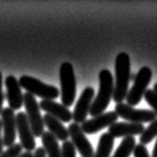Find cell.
<instances>
[{
  "label": "cell",
  "mask_w": 157,
  "mask_h": 157,
  "mask_svg": "<svg viewBox=\"0 0 157 157\" xmlns=\"http://www.w3.org/2000/svg\"><path fill=\"white\" fill-rule=\"evenodd\" d=\"M41 138L47 157H62V149L60 148L58 139L51 132L45 131Z\"/></svg>",
  "instance_id": "obj_17"
},
{
  "label": "cell",
  "mask_w": 157,
  "mask_h": 157,
  "mask_svg": "<svg viewBox=\"0 0 157 157\" xmlns=\"http://www.w3.org/2000/svg\"><path fill=\"white\" fill-rule=\"evenodd\" d=\"M114 144V138L109 132H105L98 139V148L94 152V157H109L113 151Z\"/></svg>",
  "instance_id": "obj_18"
},
{
  "label": "cell",
  "mask_w": 157,
  "mask_h": 157,
  "mask_svg": "<svg viewBox=\"0 0 157 157\" xmlns=\"http://www.w3.org/2000/svg\"><path fill=\"white\" fill-rule=\"evenodd\" d=\"M118 115L115 111L104 113L98 117H94L92 119H86L82 123V129L86 134H94L104 128L109 127L117 121Z\"/></svg>",
  "instance_id": "obj_10"
},
{
  "label": "cell",
  "mask_w": 157,
  "mask_h": 157,
  "mask_svg": "<svg viewBox=\"0 0 157 157\" xmlns=\"http://www.w3.org/2000/svg\"><path fill=\"white\" fill-rule=\"evenodd\" d=\"M3 81H2V73L0 72V114L2 113V106H3V101H4V93H3Z\"/></svg>",
  "instance_id": "obj_25"
},
{
  "label": "cell",
  "mask_w": 157,
  "mask_h": 157,
  "mask_svg": "<svg viewBox=\"0 0 157 157\" xmlns=\"http://www.w3.org/2000/svg\"><path fill=\"white\" fill-rule=\"evenodd\" d=\"M94 100V90L92 86L86 88L81 94L73 111V119L76 123H82L86 121L92 104Z\"/></svg>",
  "instance_id": "obj_11"
},
{
  "label": "cell",
  "mask_w": 157,
  "mask_h": 157,
  "mask_svg": "<svg viewBox=\"0 0 157 157\" xmlns=\"http://www.w3.org/2000/svg\"><path fill=\"white\" fill-rule=\"evenodd\" d=\"M34 157H47L46 152H45L43 147H38L36 148V150L34 152Z\"/></svg>",
  "instance_id": "obj_26"
},
{
  "label": "cell",
  "mask_w": 157,
  "mask_h": 157,
  "mask_svg": "<svg viewBox=\"0 0 157 157\" xmlns=\"http://www.w3.org/2000/svg\"><path fill=\"white\" fill-rule=\"evenodd\" d=\"M154 90H155V92L157 93V82H156V84L154 85V89H153Z\"/></svg>",
  "instance_id": "obj_30"
},
{
  "label": "cell",
  "mask_w": 157,
  "mask_h": 157,
  "mask_svg": "<svg viewBox=\"0 0 157 157\" xmlns=\"http://www.w3.org/2000/svg\"><path fill=\"white\" fill-rule=\"evenodd\" d=\"M145 129L142 123L133 122H118L117 121L109 127V133L115 137H134L135 135H140Z\"/></svg>",
  "instance_id": "obj_14"
},
{
  "label": "cell",
  "mask_w": 157,
  "mask_h": 157,
  "mask_svg": "<svg viewBox=\"0 0 157 157\" xmlns=\"http://www.w3.org/2000/svg\"><path fill=\"white\" fill-rule=\"evenodd\" d=\"M152 78V71L149 67H142L136 73L133 81V86L128 90L126 97V104L130 106H135L138 105L144 94L147 90Z\"/></svg>",
  "instance_id": "obj_5"
},
{
  "label": "cell",
  "mask_w": 157,
  "mask_h": 157,
  "mask_svg": "<svg viewBox=\"0 0 157 157\" xmlns=\"http://www.w3.org/2000/svg\"><path fill=\"white\" fill-rule=\"evenodd\" d=\"M152 157H157V140L154 144V148H153V152H152Z\"/></svg>",
  "instance_id": "obj_29"
},
{
  "label": "cell",
  "mask_w": 157,
  "mask_h": 157,
  "mask_svg": "<svg viewBox=\"0 0 157 157\" xmlns=\"http://www.w3.org/2000/svg\"><path fill=\"white\" fill-rule=\"evenodd\" d=\"M133 157H150L145 145H142L141 143L136 144L133 150Z\"/></svg>",
  "instance_id": "obj_24"
},
{
  "label": "cell",
  "mask_w": 157,
  "mask_h": 157,
  "mask_svg": "<svg viewBox=\"0 0 157 157\" xmlns=\"http://www.w3.org/2000/svg\"><path fill=\"white\" fill-rule=\"evenodd\" d=\"M136 146V140L134 137H124L114 152L113 157H129Z\"/></svg>",
  "instance_id": "obj_19"
},
{
  "label": "cell",
  "mask_w": 157,
  "mask_h": 157,
  "mask_svg": "<svg viewBox=\"0 0 157 157\" xmlns=\"http://www.w3.org/2000/svg\"><path fill=\"white\" fill-rule=\"evenodd\" d=\"M19 157H34V154H33L32 152L25 151V152H23V153L20 155Z\"/></svg>",
  "instance_id": "obj_28"
},
{
  "label": "cell",
  "mask_w": 157,
  "mask_h": 157,
  "mask_svg": "<svg viewBox=\"0 0 157 157\" xmlns=\"http://www.w3.org/2000/svg\"><path fill=\"white\" fill-rule=\"evenodd\" d=\"M115 80H114V93L113 101L119 104L126 100L128 94V86L130 82V58L125 52H121L115 58L114 64Z\"/></svg>",
  "instance_id": "obj_1"
},
{
  "label": "cell",
  "mask_w": 157,
  "mask_h": 157,
  "mask_svg": "<svg viewBox=\"0 0 157 157\" xmlns=\"http://www.w3.org/2000/svg\"><path fill=\"white\" fill-rule=\"evenodd\" d=\"M19 84L28 94L39 97L42 100L54 101L61 94V92L55 86L47 85L31 76H22L19 78Z\"/></svg>",
  "instance_id": "obj_4"
},
{
  "label": "cell",
  "mask_w": 157,
  "mask_h": 157,
  "mask_svg": "<svg viewBox=\"0 0 157 157\" xmlns=\"http://www.w3.org/2000/svg\"><path fill=\"white\" fill-rule=\"evenodd\" d=\"M98 81L100 88L90 110V114L93 117L104 113L111 98H113L114 93V78L110 71L106 69L101 70L98 74Z\"/></svg>",
  "instance_id": "obj_2"
},
{
  "label": "cell",
  "mask_w": 157,
  "mask_h": 157,
  "mask_svg": "<svg viewBox=\"0 0 157 157\" xmlns=\"http://www.w3.org/2000/svg\"><path fill=\"white\" fill-rule=\"evenodd\" d=\"M114 111L117 113L119 117L133 123L152 122L157 118L153 110L136 109L133 106H130L125 102H119V104L115 105Z\"/></svg>",
  "instance_id": "obj_7"
},
{
  "label": "cell",
  "mask_w": 157,
  "mask_h": 157,
  "mask_svg": "<svg viewBox=\"0 0 157 157\" xmlns=\"http://www.w3.org/2000/svg\"><path fill=\"white\" fill-rule=\"evenodd\" d=\"M69 135L71 137V141L75 146L76 150L78 151L82 157H94V151L90 140L86 136V133L82 131L81 125L78 123L73 122L68 127Z\"/></svg>",
  "instance_id": "obj_8"
},
{
  "label": "cell",
  "mask_w": 157,
  "mask_h": 157,
  "mask_svg": "<svg viewBox=\"0 0 157 157\" xmlns=\"http://www.w3.org/2000/svg\"><path fill=\"white\" fill-rule=\"evenodd\" d=\"M23 147L21 143H14L13 145H11L7 148L5 151H3L0 157H19L23 153Z\"/></svg>",
  "instance_id": "obj_21"
},
{
  "label": "cell",
  "mask_w": 157,
  "mask_h": 157,
  "mask_svg": "<svg viewBox=\"0 0 157 157\" xmlns=\"http://www.w3.org/2000/svg\"><path fill=\"white\" fill-rule=\"evenodd\" d=\"M144 98L147 104L151 106L157 117V93L154 90H147L144 94Z\"/></svg>",
  "instance_id": "obj_22"
},
{
  "label": "cell",
  "mask_w": 157,
  "mask_h": 157,
  "mask_svg": "<svg viewBox=\"0 0 157 157\" xmlns=\"http://www.w3.org/2000/svg\"><path fill=\"white\" fill-rule=\"evenodd\" d=\"M1 122L3 128V142L4 146L9 147L13 145L17 133V123L14 110L9 106L4 107L1 113Z\"/></svg>",
  "instance_id": "obj_12"
},
{
  "label": "cell",
  "mask_w": 157,
  "mask_h": 157,
  "mask_svg": "<svg viewBox=\"0 0 157 157\" xmlns=\"http://www.w3.org/2000/svg\"><path fill=\"white\" fill-rule=\"evenodd\" d=\"M6 98L9 104V107L13 110H18L24 105V94H22L21 86L19 80L16 77L9 75L5 78Z\"/></svg>",
  "instance_id": "obj_13"
},
{
  "label": "cell",
  "mask_w": 157,
  "mask_h": 157,
  "mask_svg": "<svg viewBox=\"0 0 157 157\" xmlns=\"http://www.w3.org/2000/svg\"><path fill=\"white\" fill-rule=\"evenodd\" d=\"M61 100L65 106L73 105L77 94V80L74 67L71 63L65 62L60 67Z\"/></svg>",
  "instance_id": "obj_3"
},
{
  "label": "cell",
  "mask_w": 157,
  "mask_h": 157,
  "mask_svg": "<svg viewBox=\"0 0 157 157\" xmlns=\"http://www.w3.org/2000/svg\"><path fill=\"white\" fill-rule=\"evenodd\" d=\"M16 123H17V132L22 147L28 152L34 151L36 148V140L26 113H23V111L18 113V114L16 115Z\"/></svg>",
  "instance_id": "obj_9"
},
{
  "label": "cell",
  "mask_w": 157,
  "mask_h": 157,
  "mask_svg": "<svg viewBox=\"0 0 157 157\" xmlns=\"http://www.w3.org/2000/svg\"><path fill=\"white\" fill-rule=\"evenodd\" d=\"M76 148L72 141H65L62 145V157H76Z\"/></svg>",
  "instance_id": "obj_23"
},
{
  "label": "cell",
  "mask_w": 157,
  "mask_h": 157,
  "mask_svg": "<svg viewBox=\"0 0 157 157\" xmlns=\"http://www.w3.org/2000/svg\"><path fill=\"white\" fill-rule=\"evenodd\" d=\"M39 105L40 109L46 111L47 114L52 115L62 122H70L73 119V113L62 104L50 100H42L39 102Z\"/></svg>",
  "instance_id": "obj_15"
},
{
  "label": "cell",
  "mask_w": 157,
  "mask_h": 157,
  "mask_svg": "<svg viewBox=\"0 0 157 157\" xmlns=\"http://www.w3.org/2000/svg\"><path fill=\"white\" fill-rule=\"evenodd\" d=\"M157 136V118L149 123V125L145 127V129L139 135V142L142 145L149 144Z\"/></svg>",
  "instance_id": "obj_20"
},
{
  "label": "cell",
  "mask_w": 157,
  "mask_h": 157,
  "mask_svg": "<svg viewBox=\"0 0 157 157\" xmlns=\"http://www.w3.org/2000/svg\"><path fill=\"white\" fill-rule=\"evenodd\" d=\"M24 105H25L26 114L33 134H34L35 137H42L43 133L45 132V123L44 118L40 111V105L36 98L32 96L31 94L26 93L24 94Z\"/></svg>",
  "instance_id": "obj_6"
},
{
  "label": "cell",
  "mask_w": 157,
  "mask_h": 157,
  "mask_svg": "<svg viewBox=\"0 0 157 157\" xmlns=\"http://www.w3.org/2000/svg\"><path fill=\"white\" fill-rule=\"evenodd\" d=\"M2 122H1V118H0V154L3 152V146H4V142H3V136H2Z\"/></svg>",
  "instance_id": "obj_27"
},
{
  "label": "cell",
  "mask_w": 157,
  "mask_h": 157,
  "mask_svg": "<svg viewBox=\"0 0 157 157\" xmlns=\"http://www.w3.org/2000/svg\"><path fill=\"white\" fill-rule=\"evenodd\" d=\"M43 118H44L45 126L48 127L49 132H51L58 140H61L63 142L67 141L68 138L70 137L69 130L63 124V122L47 113L44 115Z\"/></svg>",
  "instance_id": "obj_16"
}]
</instances>
